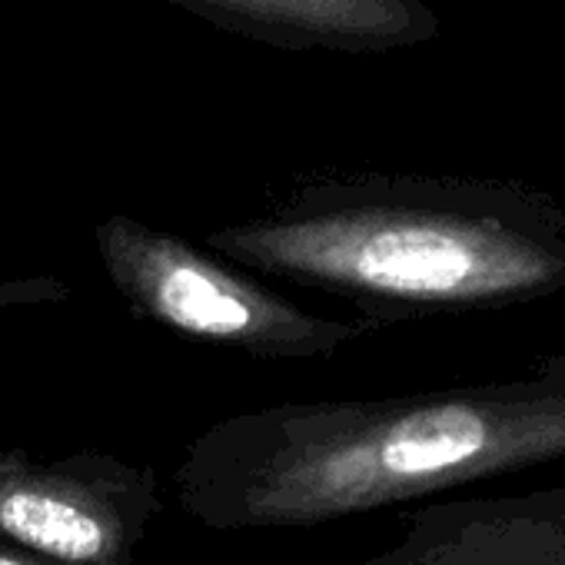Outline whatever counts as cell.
Returning <instances> with one entry per match:
<instances>
[{
    "label": "cell",
    "mask_w": 565,
    "mask_h": 565,
    "mask_svg": "<svg viewBox=\"0 0 565 565\" xmlns=\"http://www.w3.org/2000/svg\"><path fill=\"white\" fill-rule=\"evenodd\" d=\"M565 459V353L505 380L226 416L173 472L180 509L216 532L307 529Z\"/></svg>",
    "instance_id": "1"
},
{
    "label": "cell",
    "mask_w": 565,
    "mask_h": 565,
    "mask_svg": "<svg viewBox=\"0 0 565 565\" xmlns=\"http://www.w3.org/2000/svg\"><path fill=\"white\" fill-rule=\"evenodd\" d=\"M223 259L340 297L393 327L565 290V210L542 193L429 177H340L206 236Z\"/></svg>",
    "instance_id": "2"
},
{
    "label": "cell",
    "mask_w": 565,
    "mask_h": 565,
    "mask_svg": "<svg viewBox=\"0 0 565 565\" xmlns=\"http://www.w3.org/2000/svg\"><path fill=\"white\" fill-rule=\"evenodd\" d=\"M94 243L137 317L206 347L259 360H327L380 330L360 317L307 313L249 269L127 213L100 220Z\"/></svg>",
    "instance_id": "3"
},
{
    "label": "cell",
    "mask_w": 565,
    "mask_h": 565,
    "mask_svg": "<svg viewBox=\"0 0 565 565\" xmlns=\"http://www.w3.org/2000/svg\"><path fill=\"white\" fill-rule=\"evenodd\" d=\"M160 509L150 466L90 449L51 459L0 449V542L61 565H134Z\"/></svg>",
    "instance_id": "4"
},
{
    "label": "cell",
    "mask_w": 565,
    "mask_h": 565,
    "mask_svg": "<svg viewBox=\"0 0 565 565\" xmlns=\"http://www.w3.org/2000/svg\"><path fill=\"white\" fill-rule=\"evenodd\" d=\"M360 565H565V482L416 505Z\"/></svg>",
    "instance_id": "5"
},
{
    "label": "cell",
    "mask_w": 565,
    "mask_h": 565,
    "mask_svg": "<svg viewBox=\"0 0 565 565\" xmlns=\"http://www.w3.org/2000/svg\"><path fill=\"white\" fill-rule=\"evenodd\" d=\"M183 11L287 51H386L436 31L419 0H173Z\"/></svg>",
    "instance_id": "6"
},
{
    "label": "cell",
    "mask_w": 565,
    "mask_h": 565,
    "mask_svg": "<svg viewBox=\"0 0 565 565\" xmlns=\"http://www.w3.org/2000/svg\"><path fill=\"white\" fill-rule=\"evenodd\" d=\"M0 565H61V562L44 558L38 552H28V548H18L11 542H0Z\"/></svg>",
    "instance_id": "7"
}]
</instances>
